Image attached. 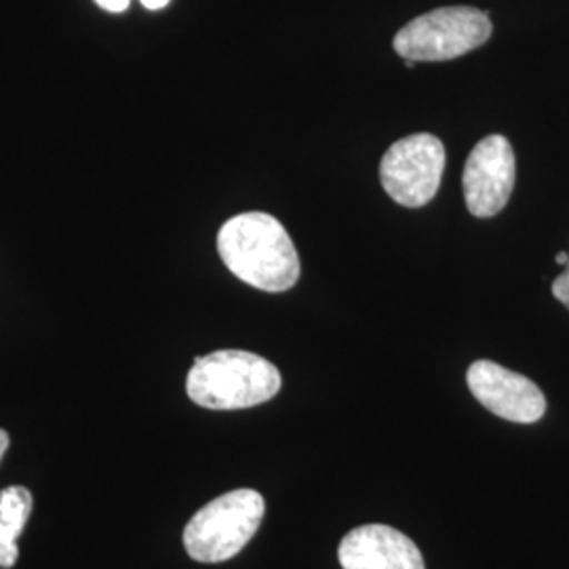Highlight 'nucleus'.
Wrapping results in <instances>:
<instances>
[{"mask_svg": "<svg viewBox=\"0 0 569 569\" xmlns=\"http://www.w3.org/2000/svg\"><path fill=\"white\" fill-rule=\"evenodd\" d=\"M146 9H150V11H159V9H163L169 4V0H140Z\"/></svg>", "mask_w": 569, "mask_h": 569, "instance_id": "nucleus-12", "label": "nucleus"}, {"mask_svg": "<svg viewBox=\"0 0 569 569\" xmlns=\"http://www.w3.org/2000/svg\"><path fill=\"white\" fill-rule=\"evenodd\" d=\"M131 0H96V4H100L106 11L110 13H122L129 7Z\"/></svg>", "mask_w": 569, "mask_h": 569, "instance_id": "nucleus-11", "label": "nucleus"}, {"mask_svg": "<svg viewBox=\"0 0 569 569\" xmlns=\"http://www.w3.org/2000/svg\"><path fill=\"white\" fill-rule=\"evenodd\" d=\"M279 390V369L247 350H216L197 357L186 380V392L197 406L218 411L262 406Z\"/></svg>", "mask_w": 569, "mask_h": 569, "instance_id": "nucleus-2", "label": "nucleus"}, {"mask_svg": "<svg viewBox=\"0 0 569 569\" xmlns=\"http://www.w3.org/2000/svg\"><path fill=\"white\" fill-rule=\"evenodd\" d=\"M443 169L441 140L430 133H413L388 148L380 163V182L395 203L418 209L435 199Z\"/></svg>", "mask_w": 569, "mask_h": 569, "instance_id": "nucleus-5", "label": "nucleus"}, {"mask_svg": "<svg viewBox=\"0 0 569 569\" xmlns=\"http://www.w3.org/2000/svg\"><path fill=\"white\" fill-rule=\"evenodd\" d=\"M338 559L345 569H427L416 542L388 526H363L345 536Z\"/></svg>", "mask_w": 569, "mask_h": 569, "instance_id": "nucleus-8", "label": "nucleus"}, {"mask_svg": "<svg viewBox=\"0 0 569 569\" xmlns=\"http://www.w3.org/2000/svg\"><path fill=\"white\" fill-rule=\"evenodd\" d=\"M7 448H9V435L0 428V460H2V456H4Z\"/></svg>", "mask_w": 569, "mask_h": 569, "instance_id": "nucleus-13", "label": "nucleus"}, {"mask_svg": "<svg viewBox=\"0 0 569 569\" xmlns=\"http://www.w3.org/2000/svg\"><path fill=\"white\" fill-rule=\"evenodd\" d=\"M552 296L569 310V260L568 266H566V272H561V274L552 281Z\"/></svg>", "mask_w": 569, "mask_h": 569, "instance_id": "nucleus-10", "label": "nucleus"}, {"mask_svg": "<svg viewBox=\"0 0 569 569\" xmlns=\"http://www.w3.org/2000/svg\"><path fill=\"white\" fill-rule=\"evenodd\" d=\"M515 152L505 136H488L468 154L462 188L475 218H493L509 203L515 188Z\"/></svg>", "mask_w": 569, "mask_h": 569, "instance_id": "nucleus-6", "label": "nucleus"}, {"mask_svg": "<svg viewBox=\"0 0 569 569\" xmlns=\"http://www.w3.org/2000/svg\"><path fill=\"white\" fill-rule=\"evenodd\" d=\"M569 253H557V258H555V262L559 266H568Z\"/></svg>", "mask_w": 569, "mask_h": 569, "instance_id": "nucleus-14", "label": "nucleus"}, {"mask_svg": "<svg viewBox=\"0 0 569 569\" xmlns=\"http://www.w3.org/2000/svg\"><path fill=\"white\" fill-rule=\"evenodd\" d=\"M266 505L256 489H234L211 500L183 529L186 552L201 563H222L239 555L264 519Z\"/></svg>", "mask_w": 569, "mask_h": 569, "instance_id": "nucleus-3", "label": "nucleus"}, {"mask_svg": "<svg viewBox=\"0 0 569 569\" xmlns=\"http://www.w3.org/2000/svg\"><path fill=\"white\" fill-rule=\"evenodd\" d=\"M32 512V493L21 486L0 491V568L11 569L18 559V538Z\"/></svg>", "mask_w": 569, "mask_h": 569, "instance_id": "nucleus-9", "label": "nucleus"}, {"mask_svg": "<svg viewBox=\"0 0 569 569\" xmlns=\"http://www.w3.org/2000/svg\"><path fill=\"white\" fill-rule=\"evenodd\" d=\"M467 382L475 399L502 420L533 425L547 413V399L540 388L493 361H475L468 367Z\"/></svg>", "mask_w": 569, "mask_h": 569, "instance_id": "nucleus-7", "label": "nucleus"}, {"mask_svg": "<svg viewBox=\"0 0 569 569\" xmlns=\"http://www.w3.org/2000/svg\"><path fill=\"white\" fill-rule=\"evenodd\" d=\"M491 30L488 13L475 7H441L403 26L392 47L416 63L456 60L486 44Z\"/></svg>", "mask_w": 569, "mask_h": 569, "instance_id": "nucleus-4", "label": "nucleus"}, {"mask_svg": "<svg viewBox=\"0 0 569 569\" xmlns=\"http://www.w3.org/2000/svg\"><path fill=\"white\" fill-rule=\"evenodd\" d=\"M218 251L243 283L268 293L291 289L300 279V258L283 224L262 211L234 216L220 228Z\"/></svg>", "mask_w": 569, "mask_h": 569, "instance_id": "nucleus-1", "label": "nucleus"}]
</instances>
